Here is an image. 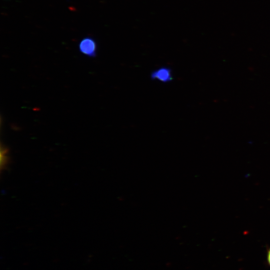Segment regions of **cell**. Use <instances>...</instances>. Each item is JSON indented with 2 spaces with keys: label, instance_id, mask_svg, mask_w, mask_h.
I'll list each match as a JSON object with an SVG mask.
<instances>
[{
  "label": "cell",
  "instance_id": "cell-1",
  "mask_svg": "<svg viewBox=\"0 0 270 270\" xmlns=\"http://www.w3.org/2000/svg\"><path fill=\"white\" fill-rule=\"evenodd\" d=\"M78 50L84 55L94 58L97 55L98 45L96 40L92 37L86 36L80 42Z\"/></svg>",
  "mask_w": 270,
  "mask_h": 270
},
{
  "label": "cell",
  "instance_id": "cell-2",
  "mask_svg": "<svg viewBox=\"0 0 270 270\" xmlns=\"http://www.w3.org/2000/svg\"><path fill=\"white\" fill-rule=\"evenodd\" d=\"M152 78L162 82H168L172 80L171 70L166 68H162L156 70L152 74Z\"/></svg>",
  "mask_w": 270,
  "mask_h": 270
},
{
  "label": "cell",
  "instance_id": "cell-3",
  "mask_svg": "<svg viewBox=\"0 0 270 270\" xmlns=\"http://www.w3.org/2000/svg\"><path fill=\"white\" fill-rule=\"evenodd\" d=\"M10 158L8 148L2 144L0 146V169L4 170L9 164Z\"/></svg>",
  "mask_w": 270,
  "mask_h": 270
},
{
  "label": "cell",
  "instance_id": "cell-4",
  "mask_svg": "<svg viewBox=\"0 0 270 270\" xmlns=\"http://www.w3.org/2000/svg\"><path fill=\"white\" fill-rule=\"evenodd\" d=\"M268 262L270 265V248L269 249L268 252Z\"/></svg>",
  "mask_w": 270,
  "mask_h": 270
}]
</instances>
